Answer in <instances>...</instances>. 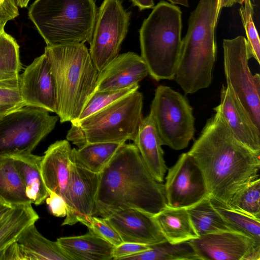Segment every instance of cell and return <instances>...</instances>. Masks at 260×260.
I'll return each instance as SVG.
<instances>
[{
  "label": "cell",
  "mask_w": 260,
  "mask_h": 260,
  "mask_svg": "<svg viewBox=\"0 0 260 260\" xmlns=\"http://www.w3.org/2000/svg\"><path fill=\"white\" fill-rule=\"evenodd\" d=\"M188 152L200 168L208 196L228 207L234 195L259 178L260 154L239 142L219 105Z\"/></svg>",
  "instance_id": "6da1fadb"
},
{
  "label": "cell",
  "mask_w": 260,
  "mask_h": 260,
  "mask_svg": "<svg viewBox=\"0 0 260 260\" xmlns=\"http://www.w3.org/2000/svg\"><path fill=\"white\" fill-rule=\"evenodd\" d=\"M167 206L164 186L146 167L133 144H123L100 174L95 216L106 218L123 209L151 216Z\"/></svg>",
  "instance_id": "7a4b0ae2"
},
{
  "label": "cell",
  "mask_w": 260,
  "mask_h": 260,
  "mask_svg": "<svg viewBox=\"0 0 260 260\" xmlns=\"http://www.w3.org/2000/svg\"><path fill=\"white\" fill-rule=\"evenodd\" d=\"M47 56L56 92V114L61 123L78 118L96 91L99 71L83 43L46 46Z\"/></svg>",
  "instance_id": "3957f363"
},
{
  "label": "cell",
  "mask_w": 260,
  "mask_h": 260,
  "mask_svg": "<svg viewBox=\"0 0 260 260\" xmlns=\"http://www.w3.org/2000/svg\"><path fill=\"white\" fill-rule=\"evenodd\" d=\"M217 0H200L182 40L174 80L185 94L208 87L216 58L215 29Z\"/></svg>",
  "instance_id": "277c9868"
},
{
  "label": "cell",
  "mask_w": 260,
  "mask_h": 260,
  "mask_svg": "<svg viewBox=\"0 0 260 260\" xmlns=\"http://www.w3.org/2000/svg\"><path fill=\"white\" fill-rule=\"evenodd\" d=\"M181 16L179 7L160 1L139 30L141 56L156 81L174 79L182 42Z\"/></svg>",
  "instance_id": "5b68a950"
},
{
  "label": "cell",
  "mask_w": 260,
  "mask_h": 260,
  "mask_svg": "<svg viewBox=\"0 0 260 260\" xmlns=\"http://www.w3.org/2000/svg\"><path fill=\"white\" fill-rule=\"evenodd\" d=\"M94 0H35L28 15L47 46L90 43L97 14Z\"/></svg>",
  "instance_id": "8992f818"
},
{
  "label": "cell",
  "mask_w": 260,
  "mask_h": 260,
  "mask_svg": "<svg viewBox=\"0 0 260 260\" xmlns=\"http://www.w3.org/2000/svg\"><path fill=\"white\" fill-rule=\"evenodd\" d=\"M143 96L136 91L87 117L71 122L66 138L78 148L87 143L134 141L143 119Z\"/></svg>",
  "instance_id": "52a82bcc"
},
{
  "label": "cell",
  "mask_w": 260,
  "mask_h": 260,
  "mask_svg": "<svg viewBox=\"0 0 260 260\" xmlns=\"http://www.w3.org/2000/svg\"><path fill=\"white\" fill-rule=\"evenodd\" d=\"M162 145L180 150L187 147L195 132L192 108L187 99L168 86L159 85L149 114Z\"/></svg>",
  "instance_id": "ba28073f"
},
{
  "label": "cell",
  "mask_w": 260,
  "mask_h": 260,
  "mask_svg": "<svg viewBox=\"0 0 260 260\" xmlns=\"http://www.w3.org/2000/svg\"><path fill=\"white\" fill-rule=\"evenodd\" d=\"M58 116L45 109L24 106L0 119V156L32 153L55 127Z\"/></svg>",
  "instance_id": "9c48e42d"
},
{
  "label": "cell",
  "mask_w": 260,
  "mask_h": 260,
  "mask_svg": "<svg viewBox=\"0 0 260 260\" xmlns=\"http://www.w3.org/2000/svg\"><path fill=\"white\" fill-rule=\"evenodd\" d=\"M223 67L229 85L254 124L260 129V75H253L248 61L252 57L246 39L238 36L223 41Z\"/></svg>",
  "instance_id": "30bf717a"
},
{
  "label": "cell",
  "mask_w": 260,
  "mask_h": 260,
  "mask_svg": "<svg viewBox=\"0 0 260 260\" xmlns=\"http://www.w3.org/2000/svg\"><path fill=\"white\" fill-rule=\"evenodd\" d=\"M131 12L121 0H104L97 11L89 50L99 72L119 54L129 25Z\"/></svg>",
  "instance_id": "8fae6325"
},
{
  "label": "cell",
  "mask_w": 260,
  "mask_h": 260,
  "mask_svg": "<svg viewBox=\"0 0 260 260\" xmlns=\"http://www.w3.org/2000/svg\"><path fill=\"white\" fill-rule=\"evenodd\" d=\"M167 205L187 208L208 196L204 176L188 152L168 170L164 184Z\"/></svg>",
  "instance_id": "7c38bea8"
},
{
  "label": "cell",
  "mask_w": 260,
  "mask_h": 260,
  "mask_svg": "<svg viewBox=\"0 0 260 260\" xmlns=\"http://www.w3.org/2000/svg\"><path fill=\"white\" fill-rule=\"evenodd\" d=\"M188 241L199 259H260V245L235 231L209 234Z\"/></svg>",
  "instance_id": "4fadbf2b"
},
{
  "label": "cell",
  "mask_w": 260,
  "mask_h": 260,
  "mask_svg": "<svg viewBox=\"0 0 260 260\" xmlns=\"http://www.w3.org/2000/svg\"><path fill=\"white\" fill-rule=\"evenodd\" d=\"M100 174L71 161L69 182L63 197L67 213L61 225H72L95 216Z\"/></svg>",
  "instance_id": "5bb4252c"
},
{
  "label": "cell",
  "mask_w": 260,
  "mask_h": 260,
  "mask_svg": "<svg viewBox=\"0 0 260 260\" xmlns=\"http://www.w3.org/2000/svg\"><path fill=\"white\" fill-rule=\"evenodd\" d=\"M20 89L26 106L56 113V87L47 56L36 57L20 75Z\"/></svg>",
  "instance_id": "9a60e30c"
},
{
  "label": "cell",
  "mask_w": 260,
  "mask_h": 260,
  "mask_svg": "<svg viewBox=\"0 0 260 260\" xmlns=\"http://www.w3.org/2000/svg\"><path fill=\"white\" fill-rule=\"evenodd\" d=\"M105 218L124 242L150 245L167 241L153 216L140 210H121Z\"/></svg>",
  "instance_id": "2e32d148"
},
{
  "label": "cell",
  "mask_w": 260,
  "mask_h": 260,
  "mask_svg": "<svg viewBox=\"0 0 260 260\" xmlns=\"http://www.w3.org/2000/svg\"><path fill=\"white\" fill-rule=\"evenodd\" d=\"M219 105L234 137L254 153L260 154V130L253 122L238 97L228 85L222 84Z\"/></svg>",
  "instance_id": "e0dca14e"
},
{
  "label": "cell",
  "mask_w": 260,
  "mask_h": 260,
  "mask_svg": "<svg viewBox=\"0 0 260 260\" xmlns=\"http://www.w3.org/2000/svg\"><path fill=\"white\" fill-rule=\"evenodd\" d=\"M148 75L141 56L133 52L118 54L99 72L96 91L126 88L138 84Z\"/></svg>",
  "instance_id": "ac0fdd59"
},
{
  "label": "cell",
  "mask_w": 260,
  "mask_h": 260,
  "mask_svg": "<svg viewBox=\"0 0 260 260\" xmlns=\"http://www.w3.org/2000/svg\"><path fill=\"white\" fill-rule=\"evenodd\" d=\"M72 148L67 140L51 144L42 156L41 176L48 191L64 197L70 177Z\"/></svg>",
  "instance_id": "d6986e66"
},
{
  "label": "cell",
  "mask_w": 260,
  "mask_h": 260,
  "mask_svg": "<svg viewBox=\"0 0 260 260\" xmlns=\"http://www.w3.org/2000/svg\"><path fill=\"white\" fill-rule=\"evenodd\" d=\"M133 141L149 171L158 182L162 183L167 167L162 142L149 114L143 118Z\"/></svg>",
  "instance_id": "ffe728a7"
},
{
  "label": "cell",
  "mask_w": 260,
  "mask_h": 260,
  "mask_svg": "<svg viewBox=\"0 0 260 260\" xmlns=\"http://www.w3.org/2000/svg\"><path fill=\"white\" fill-rule=\"evenodd\" d=\"M57 242L71 260H111L114 246L88 231L80 236L57 238Z\"/></svg>",
  "instance_id": "44dd1931"
},
{
  "label": "cell",
  "mask_w": 260,
  "mask_h": 260,
  "mask_svg": "<svg viewBox=\"0 0 260 260\" xmlns=\"http://www.w3.org/2000/svg\"><path fill=\"white\" fill-rule=\"evenodd\" d=\"M167 241L177 243L198 237L186 209L167 206L153 216Z\"/></svg>",
  "instance_id": "7402d4cb"
},
{
  "label": "cell",
  "mask_w": 260,
  "mask_h": 260,
  "mask_svg": "<svg viewBox=\"0 0 260 260\" xmlns=\"http://www.w3.org/2000/svg\"><path fill=\"white\" fill-rule=\"evenodd\" d=\"M13 157L24 184L27 198L36 206L42 204L49 193L41 176L42 156L30 153Z\"/></svg>",
  "instance_id": "603a6c76"
},
{
  "label": "cell",
  "mask_w": 260,
  "mask_h": 260,
  "mask_svg": "<svg viewBox=\"0 0 260 260\" xmlns=\"http://www.w3.org/2000/svg\"><path fill=\"white\" fill-rule=\"evenodd\" d=\"M17 242L27 260H71L57 241L45 238L38 231L35 224L23 231Z\"/></svg>",
  "instance_id": "cb8c5ba5"
},
{
  "label": "cell",
  "mask_w": 260,
  "mask_h": 260,
  "mask_svg": "<svg viewBox=\"0 0 260 260\" xmlns=\"http://www.w3.org/2000/svg\"><path fill=\"white\" fill-rule=\"evenodd\" d=\"M39 219L31 204L12 207L0 220V252L17 242L23 231Z\"/></svg>",
  "instance_id": "d4e9b609"
},
{
  "label": "cell",
  "mask_w": 260,
  "mask_h": 260,
  "mask_svg": "<svg viewBox=\"0 0 260 260\" xmlns=\"http://www.w3.org/2000/svg\"><path fill=\"white\" fill-rule=\"evenodd\" d=\"M125 142L87 143L78 149L73 148L71 161L89 171L101 173L118 149Z\"/></svg>",
  "instance_id": "484cf974"
},
{
  "label": "cell",
  "mask_w": 260,
  "mask_h": 260,
  "mask_svg": "<svg viewBox=\"0 0 260 260\" xmlns=\"http://www.w3.org/2000/svg\"><path fill=\"white\" fill-rule=\"evenodd\" d=\"M0 198L11 207L31 204L13 156H0Z\"/></svg>",
  "instance_id": "4316f807"
},
{
  "label": "cell",
  "mask_w": 260,
  "mask_h": 260,
  "mask_svg": "<svg viewBox=\"0 0 260 260\" xmlns=\"http://www.w3.org/2000/svg\"><path fill=\"white\" fill-rule=\"evenodd\" d=\"M186 209L198 237L232 231L215 209L209 196Z\"/></svg>",
  "instance_id": "83f0119b"
},
{
  "label": "cell",
  "mask_w": 260,
  "mask_h": 260,
  "mask_svg": "<svg viewBox=\"0 0 260 260\" xmlns=\"http://www.w3.org/2000/svg\"><path fill=\"white\" fill-rule=\"evenodd\" d=\"M144 252L127 257V260H188L199 259L188 241L171 243L166 241L149 245Z\"/></svg>",
  "instance_id": "f1b7e54d"
},
{
  "label": "cell",
  "mask_w": 260,
  "mask_h": 260,
  "mask_svg": "<svg viewBox=\"0 0 260 260\" xmlns=\"http://www.w3.org/2000/svg\"><path fill=\"white\" fill-rule=\"evenodd\" d=\"M210 200L232 231L244 235L260 245V219L230 208L211 198Z\"/></svg>",
  "instance_id": "f546056e"
},
{
  "label": "cell",
  "mask_w": 260,
  "mask_h": 260,
  "mask_svg": "<svg viewBox=\"0 0 260 260\" xmlns=\"http://www.w3.org/2000/svg\"><path fill=\"white\" fill-rule=\"evenodd\" d=\"M21 67L19 46L4 29L0 33V80L19 78Z\"/></svg>",
  "instance_id": "4dcf8cb0"
},
{
  "label": "cell",
  "mask_w": 260,
  "mask_h": 260,
  "mask_svg": "<svg viewBox=\"0 0 260 260\" xmlns=\"http://www.w3.org/2000/svg\"><path fill=\"white\" fill-rule=\"evenodd\" d=\"M228 207L260 219V179L250 182L231 200Z\"/></svg>",
  "instance_id": "1f68e13d"
},
{
  "label": "cell",
  "mask_w": 260,
  "mask_h": 260,
  "mask_svg": "<svg viewBox=\"0 0 260 260\" xmlns=\"http://www.w3.org/2000/svg\"><path fill=\"white\" fill-rule=\"evenodd\" d=\"M139 88V85L137 84L120 89L95 91L76 121L87 117L119 99L137 91Z\"/></svg>",
  "instance_id": "d6a6232c"
},
{
  "label": "cell",
  "mask_w": 260,
  "mask_h": 260,
  "mask_svg": "<svg viewBox=\"0 0 260 260\" xmlns=\"http://www.w3.org/2000/svg\"><path fill=\"white\" fill-rule=\"evenodd\" d=\"M254 6L251 0H245L239 9V13L251 56L259 64L260 41L253 20Z\"/></svg>",
  "instance_id": "836d02e7"
},
{
  "label": "cell",
  "mask_w": 260,
  "mask_h": 260,
  "mask_svg": "<svg viewBox=\"0 0 260 260\" xmlns=\"http://www.w3.org/2000/svg\"><path fill=\"white\" fill-rule=\"evenodd\" d=\"M81 223L87 226L88 231L114 246L123 242L118 233L105 218L91 216Z\"/></svg>",
  "instance_id": "e575fe53"
},
{
  "label": "cell",
  "mask_w": 260,
  "mask_h": 260,
  "mask_svg": "<svg viewBox=\"0 0 260 260\" xmlns=\"http://www.w3.org/2000/svg\"><path fill=\"white\" fill-rule=\"evenodd\" d=\"M0 104H25L20 94V77L12 80H0Z\"/></svg>",
  "instance_id": "d590c367"
},
{
  "label": "cell",
  "mask_w": 260,
  "mask_h": 260,
  "mask_svg": "<svg viewBox=\"0 0 260 260\" xmlns=\"http://www.w3.org/2000/svg\"><path fill=\"white\" fill-rule=\"evenodd\" d=\"M150 248V246L147 245L123 242L114 246L112 251L113 259H125L127 257L144 252Z\"/></svg>",
  "instance_id": "8d00e7d4"
},
{
  "label": "cell",
  "mask_w": 260,
  "mask_h": 260,
  "mask_svg": "<svg viewBox=\"0 0 260 260\" xmlns=\"http://www.w3.org/2000/svg\"><path fill=\"white\" fill-rule=\"evenodd\" d=\"M48 193L45 201L50 213L56 217H66L67 210L63 198L53 191H48Z\"/></svg>",
  "instance_id": "74e56055"
},
{
  "label": "cell",
  "mask_w": 260,
  "mask_h": 260,
  "mask_svg": "<svg viewBox=\"0 0 260 260\" xmlns=\"http://www.w3.org/2000/svg\"><path fill=\"white\" fill-rule=\"evenodd\" d=\"M19 15L17 0H0V21L5 24Z\"/></svg>",
  "instance_id": "f35d334b"
},
{
  "label": "cell",
  "mask_w": 260,
  "mask_h": 260,
  "mask_svg": "<svg viewBox=\"0 0 260 260\" xmlns=\"http://www.w3.org/2000/svg\"><path fill=\"white\" fill-rule=\"evenodd\" d=\"M0 260H27L17 241L0 252Z\"/></svg>",
  "instance_id": "ab89813d"
},
{
  "label": "cell",
  "mask_w": 260,
  "mask_h": 260,
  "mask_svg": "<svg viewBox=\"0 0 260 260\" xmlns=\"http://www.w3.org/2000/svg\"><path fill=\"white\" fill-rule=\"evenodd\" d=\"M245 0H217L216 19L218 20L220 12L222 8L226 7H231L235 4L242 5Z\"/></svg>",
  "instance_id": "60d3db41"
},
{
  "label": "cell",
  "mask_w": 260,
  "mask_h": 260,
  "mask_svg": "<svg viewBox=\"0 0 260 260\" xmlns=\"http://www.w3.org/2000/svg\"><path fill=\"white\" fill-rule=\"evenodd\" d=\"M24 106H26L24 104H0V119L7 114Z\"/></svg>",
  "instance_id": "b9f144b4"
},
{
  "label": "cell",
  "mask_w": 260,
  "mask_h": 260,
  "mask_svg": "<svg viewBox=\"0 0 260 260\" xmlns=\"http://www.w3.org/2000/svg\"><path fill=\"white\" fill-rule=\"evenodd\" d=\"M133 6L138 7L140 11L153 8V0H131Z\"/></svg>",
  "instance_id": "7bdbcfd3"
},
{
  "label": "cell",
  "mask_w": 260,
  "mask_h": 260,
  "mask_svg": "<svg viewBox=\"0 0 260 260\" xmlns=\"http://www.w3.org/2000/svg\"><path fill=\"white\" fill-rule=\"evenodd\" d=\"M170 3L173 5H180L181 6L189 7V4L188 0H167Z\"/></svg>",
  "instance_id": "ee69618b"
},
{
  "label": "cell",
  "mask_w": 260,
  "mask_h": 260,
  "mask_svg": "<svg viewBox=\"0 0 260 260\" xmlns=\"http://www.w3.org/2000/svg\"><path fill=\"white\" fill-rule=\"evenodd\" d=\"M30 0H17L18 6L22 8L26 7Z\"/></svg>",
  "instance_id": "f6af8a7d"
},
{
  "label": "cell",
  "mask_w": 260,
  "mask_h": 260,
  "mask_svg": "<svg viewBox=\"0 0 260 260\" xmlns=\"http://www.w3.org/2000/svg\"><path fill=\"white\" fill-rule=\"evenodd\" d=\"M12 207H8L0 211V220L9 212Z\"/></svg>",
  "instance_id": "bcb514c9"
},
{
  "label": "cell",
  "mask_w": 260,
  "mask_h": 260,
  "mask_svg": "<svg viewBox=\"0 0 260 260\" xmlns=\"http://www.w3.org/2000/svg\"><path fill=\"white\" fill-rule=\"evenodd\" d=\"M8 207H11L6 204L0 198V211Z\"/></svg>",
  "instance_id": "7dc6e473"
},
{
  "label": "cell",
  "mask_w": 260,
  "mask_h": 260,
  "mask_svg": "<svg viewBox=\"0 0 260 260\" xmlns=\"http://www.w3.org/2000/svg\"><path fill=\"white\" fill-rule=\"evenodd\" d=\"M6 24L3 23L2 21H0V33L4 30L5 26Z\"/></svg>",
  "instance_id": "c3c4849f"
},
{
  "label": "cell",
  "mask_w": 260,
  "mask_h": 260,
  "mask_svg": "<svg viewBox=\"0 0 260 260\" xmlns=\"http://www.w3.org/2000/svg\"><path fill=\"white\" fill-rule=\"evenodd\" d=\"M252 1H253V0H252Z\"/></svg>",
  "instance_id": "681fc988"
}]
</instances>
